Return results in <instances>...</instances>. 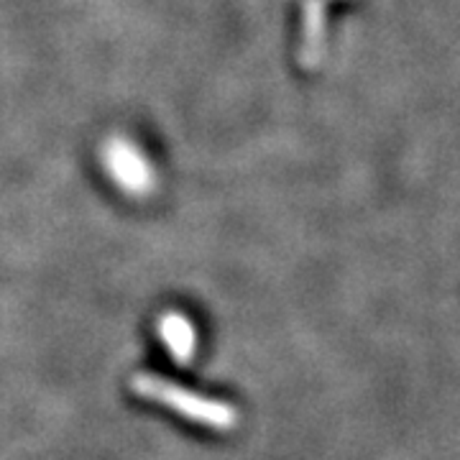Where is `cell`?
Masks as SVG:
<instances>
[{"instance_id": "cell-1", "label": "cell", "mask_w": 460, "mask_h": 460, "mask_svg": "<svg viewBox=\"0 0 460 460\" xmlns=\"http://www.w3.org/2000/svg\"><path fill=\"white\" fill-rule=\"evenodd\" d=\"M131 392L141 399H146V402L162 404V407L190 420V422H198L202 428L217 429V432H228V429L238 428V422H241L238 410L228 402L195 394L180 384L154 376V374H136L131 378Z\"/></svg>"}, {"instance_id": "cell-2", "label": "cell", "mask_w": 460, "mask_h": 460, "mask_svg": "<svg viewBox=\"0 0 460 460\" xmlns=\"http://www.w3.org/2000/svg\"><path fill=\"white\" fill-rule=\"evenodd\" d=\"M102 164L111 180L131 198H146L154 190V172L146 159L123 138H111L102 148Z\"/></svg>"}, {"instance_id": "cell-3", "label": "cell", "mask_w": 460, "mask_h": 460, "mask_svg": "<svg viewBox=\"0 0 460 460\" xmlns=\"http://www.w3.org/2000/svg\"><path fill=\"white\" fill-rule=\"evenodd\" d=\"M159 338L166 345L169 356L181 366L198 356V330L192 320L181 313H164L159 317Z\"/></svg>"}]
</instances>
